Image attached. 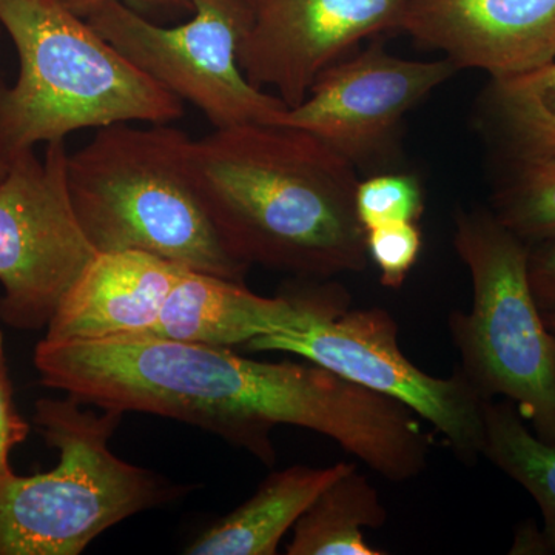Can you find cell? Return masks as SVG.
<instances>
[{
	"instance_id": "5bb4252c",
	"label": "cell",
	"mask_w": 555,
	"mask_h": 555,
	"mask_svg": "<svg viewBox=\"0 0 555 555\" xmlns=\"http://www.w3.org/2000/svg\"><path fill=\"white\" fill-rule=\"evenodd\" d=\"M188 268L145 254H98L54 312L47 339L139 337L158 320L164 302Z\"/></svg>"
},
{
	"instance_id": "8992f818",
	"label": "cell",
	"mask_w": 555,
	"mask_h": 555,
	"mask_svg": "<svg viewBox=\"0 0 555 555\" xmlns=\"http://www.w3.org/2000/svg\"><path fill=\"white\" fill-rule=\"evenodd\" d=\"M454 247L473 280L469 312L448 326L460 371L486 401L516 404L526 425L555 447V335L529 283V244L491 210L455 214Z\"/></svg>"
},
{
	"instance_id": "ffe728a7",
	"label": "cell",
	"mask_w": 555,
	"mask_h": 555,
	"mask_svg": "<svg viewBox=\"0 0 555 555\" xmlns=\"http://www.w3.org/2000/svg\"><path fill=\"white\" fill-rule=\"evenodd\" d=\"M356 208L367 232L379 225L418 222L425 211V196L412 175H378L358 182Z\"/></svg>"
},
{
	"instance_id": "2e32d148",
	"label": "cell",
	"mask_w": 555,
	"mask_h": 555,
	"mask_svg": "<svg viewBox=\"0 0 555 555\" xmlns=\"http://www.w3.org/2000/svg\"><path fill=\"white\" fill-rule=\"evenodd\" d=\"M483 120L506 163L555 156V62L492 79L485 91Z\"/></svg>"
},
{
	"instance_id": "6da1fadb",
	"label": "cell",
	"mask_w": 555,
	"mask_h": 555,
	"mask_svg": "<svg viewBox=\"0 0 555 555\" xmlns=\"http://www.w3.org/2000/svg\"><path fill=\"white\" fill-rule=\"evenodd\" d=\"M40 382L98 408L190 423L275 460L273 427H305L352 449L366 437L374 398L315 363H262L229 347L158 338L53 341L35 349Z\"/></svg>"
},
{
	"instance_id": "52a82bcc",
	"label": "cell",
	"mask_w": 555,
	"mask_h": 555,
	"mask_svg": "<svg viewBox=\"0 0 555 555\" xmlns=\"http://www.w3.org/2000/svg\"><path fill=\"white\" fill-rule=\"evenodd\" d=\"M184 2L193 17L178 27H159L124 2H109L87 21L141 72L198 107L215 129L275 124L286 102L251 86L240 67L243 2Z\"/></svg>"
},
{
	"instance_id": "3957f363",
	"label": "cell",
	"mask_w": 555,
	"mask_h": 555,
	"mask_svg": "<svg viewBox=\"0 0 555 555\" xmlns=\"http://www.w3.org/2000/svg\"><path fill=\"white\" fill-rule=\"evenodd\" d=\"M20 75L0 80V159L73 131L120 122L171 124L184 104L60 0H0Z\"/></svg>"
},
{
	"instance_id": "7a4b0ae2",
	"label": "cell",
	"mask_w": 555,
	"mask_h": 555,
	"mask_svg": "<svg viewBox=\"0 0 555 555\" xmlns=\"http://www.w3.org/2000/svg\"><path fill=\"white\" fill-rule=\"evenodd\" d=\"M190 177L238 261L302 278L367 268L356 164L309 131L250 122L192 139Z\"/></svg>"
},
{
	"instance_id": "8fae6325",
	"label": "cell",
	"mask_w": 555,
	"mask_h": 555,
	"mask_svg": "<svg viewBox=\"0 0 555 555\" xmlns=\"http://www.w3.org/2000/svg\"><path fill=\"white\" fill-rule=\"evenodd\" d=\"M455 72L448 57L409 61L372 47L324 69L275 124L315 134L357 167L383 155L409 109Z\"/></svg>"
},
{
	"instance_id": "cb8c5ba5",
	"label": "cell",
	"mask_w": 555,
	"mask_h": 555,
	"mask_svg": "<svg viewBox=\"0 0 555 555\" xmlns=\"http://www.w3.org/2000/svg\"><path fill=\"white\" fill-rule=\"evenodd\" d=\"M60 2L83 20H87L93 11L107 5L109 2L139 3V5H178V3H185L184 0H60Z\"/></svg>"
},
{
	"instance_id": "603a6c76",
	"label": "cell",
	"mask_w": 555,
	"mask_h": 555,
	"mask_svg": "<svg viewBox=\"0 0 555 555\" xmlns=\"http://www.w3.org/2000/svg\"><path fill=\"white\" fill-rule=\"evenodd\" d=\"M528 272L540 310H555V238L529 247Z\"/></svg>"
},
{
	"instance_id": "d6986e66",
	"label": "cell",
	"mask_w": 555,
	"mask_h": 555,
	"mask_svg": "<svg viewBox=\"0 0 555 555\" xmlns=\"http://www.w3.org/2000/svg\"><path fill=\"white\" fill-rule=\"evenodd\" d=\"M491 211L529 247L555 238V156L507 163Z\"/></svg>"
},
{
	"instance_id": "30bf717a",
	"label": "cell",
	"mask_w": 555,
	"mask_h": 555,
	"mask_svg": "<svg viewBox=\"0 0 555 555\" xmlns=\"http://www.w3.org/2000/svg\"><path fill=\"white\" fill-rule=\"evenodd\" d=\"M238 62L251 86L288 108L360 40L400 27L411 0H241Z\"/></svg>"
},
{
	"instance_id": "e0dca14e",
	"label": "cell",
	"mask_w": 555,
	"mask_h": 555,
	"mask_svg": "<svg viewBox=\"0 0 555 555\" xmlns=\"http://www.w3.org/2000/svg\"><path fill=\"white\" fill-rule=\"evenodd\" d=\"M377 489L357 466L327 486L294 526L288 555H383L364 540V528L385 526Z\"/></svg>"
},
{
	"instance_id": "9c48e42d",
	"label": "cell",
	"mask_w": 555,
	"mask_h": 555,
	"mask_svg": "<svg viewBox=\"0 0 555 555\" xmlns=\"http://www.w3.org/2000/svg\"><path fill=\"white\" fill-rule=\"evenodd\" d=\"M255 352H288L400 401L436 427L466 463L483 456L486 400L460 367L433 377L401 350L396 318L382 308L343 309L301 331L275 332L246 343Z\"/></svg>"
},
{
	"instance_id": "4fadbf2b",
	"label": "cell",
	"mask_w": 555,
	"mask_h": 555,
	"mask_svg": "<svg viewBox=\"0 0 555 555\" xmlns=\"http://www.w3.org/2000/svg\"><path fill=\"white\" fill-rule=\"evenodd\" d=\"M347 308V292L337 284L268 298L238 281L188 269L171 288L155 324L139 337L126 338L246 345L262 335L301 331Z\"/></svg>"
},
{
	"instance_id": "ba28073f",
	"label": "cell",
	"mask_w": 555,
	"mask_h": 555,
	"mask_svg": "<svg viewBox=\"0 0 555 555\" xmlns=\"http://www.w3.org/2000/svg\"><path fill=\"white\" fill-rule=\"evenodd\" d=\"M65 141L7 164L0 179V318L20 331L47 328L96 257L80 228L67 182Z\"/></svg>"
},
{
	"instance_id": "9a60e30c",
	"label": "cell",
	"mask_w": 555,
	"mask_h": 555,
	"mask_svg": "<svg viewBox=\"0 0 555 555\" xmlns=\"http://www.w3.org/2000/svg\"><path fill=\"white\" fill-rule=\"evenodd\" d=\"M353 463L328 467L292 466L273 473L235 511L211 525L184 553L190 555H275L281 539L318 495Z\"/></svg>"
},
{
	"instance_id": "277c9868",
	"label": "cell",
	"mask_w": 555,
	"mask_h": 555,
	"mask_svg": "<svg viewBox=\"0 0 555 555\" xmlns=\"http://www.w3.org/2000/svg\"><path fill=\"white\" fill-rule=\"evenodd\" d=\"M134 124L102 127L68 153L69 199L91 246L145 251L243 283L247 266L219 238L193 188L192 138L170 124Z\"/></svg>"
},
{
	"instance_id": "5b68a950",
	"label": "cell",
	"mask_w": 555,
	"mask_h": 555,
	"mask_svg": "<svg viewBox=\"0 0 555 555\" xmlns=\"http://www.w3.org/2000/svg\"><path fill=\"white\" fill-rule=\"evenodd\" d=\"M122 415L98 414L73 396L40 398L35 425L60 462L49 473L0 476V555H78L113 526L181 494L113 454Z\"/></svg>"
},
{
	"instance_id": "d4e9b609",
	"label": "cell",
	"mask_w": 555,
	"mask_h": 555,
	"mask_svg": "<svg viewBox=\"0 0 555 555\" xmlns=\"http://www.w3.org/2000/svg\"><path fill=\"white\" fill-rule=\"evenodd\" d=\"M542 313L547 328L555 335V310H546V312Z\"/></svg>"
},
{
	"instance_id": "ac0fdd59",
	"label": "cell",
	"mask_w": 555,
	"mask_h": 555,
	"mask_svg": "<svg viewBox=\"0 0 555 555\" xmlns=\"http://www.w3.org/2000/svg\"><path fill=\"white\" fill-rule=\"evenodd\" d=\"M483 456L535 500L543 517L542 554H555V447L540 440L511 401L485 403Z\"/></svg>"
},
{
	"instance_id": "484cf974",
	"label": "cell",
	"mask_w": 555,
	"mask_h": 555,
	"mask_svg": "<svg viewBox=\"0 0 555 555\" xmlns=\"http://www.w3.org/2000/svg\"><path fill=\"white\" fill-rule=\"evenodd\" d=\"M0 28H2V27H0ZM5 171H7L5 163H3L2 159H0V179L3 178V175H5Z\"/></svg>"
},
{
	"instance_id": "7c38bea8",
	"label": "cell",
	"mask_w": 555,
	"mask_h": 555,
	"mask_svg": "<svg viewBox=\"0 0 555 555\" xmlns=\"http://www.w3.org/2000/svg\"><path fill=\"white\" fill-rule=\"evenodd\" d=\"M398 30L492 79L555 62V0H411Z\"/></svg>"
},
{
	"instance_id": "44dd1931",
	"label": "cell",
	"mask_w": 555,
	"mask_h": 555,
	"mask_svg": "<svg viewBox=\"0 0 555 555\" xmlns=\"http://www.w3.org/2000/svg\"><path fill=\"white\" fill-rule=\"evenodd\" d=\"M423 236L418 222H397L367 230V258L379 272V283L398 291L406 283L422 254Z\"/></svg>"
},
{
	"instance_id": "7402d4cb",
	"label": "cell",
	"mask_w": 555,
	"mask_h": 555,
	"mask_svg": "<svg viewBox=\"0 0 555 555\" xmlns=\"http://www.w3.org/2000/svg\"><path fill=\"white\" fill-rule=\"evenodd\" d=\"M30 433V425L22 418L14 404L13 385L7 366L3 334L0 331V476L13 473L10 455L14 448L24 443Z\"/></svg>"
}]
</instances>
